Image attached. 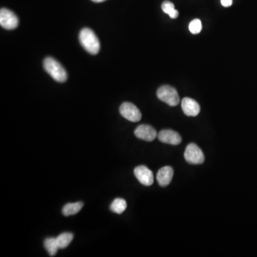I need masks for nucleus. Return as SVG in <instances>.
<instances>
[{
  "mask_svg": "<svg viewBox=\"0 0 257 257\" xmlns=\"http://www.w3.org/2000/svg\"><path fill=\"white\" fill-rule=\"evenodd\" d=\"M185 160L190 164H201L205 162V155L197 144L191 143L185 149Z\"/></svg>",
  "mask_w": 257,
  "mask_h": 257,
  "instance_id": "4",
  "label": "nucleus"
},
{
  "mask_svg": "<svg viewBox=\"0 0 257 257\" xmlns=\"http://www.w3.org/2000/svg\"><path fill=\"white\" fill-rule=\"evenodd\" d=\"M135 177L144 186L149 187L154 183L153 173L145 166H139L134 170Z\"/></svg>",
  "mask_w": 257,
  "mask_h": 257,
  "instance_id": "7",
  "label": "nucleus"
},
{
  "mask_svg": "<svg viewBox=\"0 0 257 257\" xmlns=\"http://www.w3.org/2000/svg\"><path fill=\"white\" fill-rule=\"evenodd\" d=\"M182 108L184 113L188 117H196L200 112V106L194 99L185 97L182 101Z\"/></svg>",
  "mask_w": 257,
  "mask_h": 257,
  "instance_id": "10",
  "label": "nucleus"
},
{
  "mask_svg": "<svg viewBox=\"0 0 257 257\" xmlns=\"http://www.w3.org/2000/svg\"><path fill=\"white\" fill-rule=\"evenodd\" d=\"M92 1H94V2L99 3L103 2V1H106V0H92Z\"/></svg>",
  "mask_w": 257,
  "mask_h": 257,
  "instance_id": "19",
  "label": "nucleus"
},
{
  "mask_svg": "<svg viewBox=\"0 0 257 257\" xmlns=\"http://www.w3.org/2000/svg\"><path fill=\"white\" fill-rule=\"evenodd\" d=\"M119 112L123 117L132 122H137L141 119V112L132 103H123L120 106Z\"/></svg>",
  "mask_w": 257,
  "mask_h": 257,
  "instance_id": "5",
  "label": "nucleus"
},
{
  "mask_svg": "<svg viewBox=\"0 0 257 257\" xmlns=\"http://www.w3.org/2000/svg\"><path fill=\"white\" fill-rule=\"evenodd\" d=\"M157 97L171 107H175L180 102V96L175 89L169 85L162 86L157 93Z\"/></svg>",
  "mask_w": 257,
  "mask_h": 257,
  "instance_id": "3",
  "label": "nucleus"
},
{
  "mask_svg": "<svg viewBox=\"0 0 257 257\" xmlns=\"http://www.w3.org/2000/svg\"><path fill=\"white\" fill-rule=\"evenodd\" d=\"M127 207V202L124 199L117 198L112 202L111 205H110V210L114 213L121 214V213L125 211Z\"/></svg>",
  "mask_w": 257,
  "mask_h": 257,
  "instance_id": "13",
  "label": "nucleus"
},
{
  "mask_svg": "<svg viewBox=\"0 0 257 257\" xmlns=\"http://www.w3.org/2000/svg\"><path fill=\"white\" fill-rule=\"evenodd\" d=\"M135 136L140 140L146 141H152L157 137L155 129L147 124H141L137 127L135 131Z\"/></svg>",
  "mask_w": 257,
  "mask_h": 257,
  "instance_id": "9",
  "label": "nucleus"
},
{
  "mask_svg": "<svg viewBox=\"0 0 257 257\" xmlns=\"http://www.w3.org/2000/svg\"><path fill=\"white\" fill-rule=\"evenodd\" d=\"M159 140L165 144L178 145L182 142V137L180 134L171 129H164L157 135Z\"/></svg>",
  "mask_w": 257,
  "mask_h": 257,
  "instance_id": "8",
  "label": "nucleus"
},
{
  "mask_svg": "<svg viewBox=\"0 0 257 257\" xmlns=\"http://www.w3.org/2000/svg\"><path fill=\"white\" fill-rule=\"evenodd\" d=\"M19 24L18 17L8 9L2 8L0 10V25L8 30L15 29Z\"/></svg>",
  "mask_w": 257,
  "mask_h": 257,
  "instance_id": "6",
  "label": "nucleus"
},
{
  "mask_svg": "<svg viewBox=\"0 0 257 257\" xmlns=\"http://www.w3.org/2000/svg\"><path fill=\"white\" fill-rule=\"evenodd\" d=\"M81 45L87 52L91 54H96L100 50V43L96 34L89 28L81 30L79 35Z\"/></svg>",
  "mask_w": 257,
  "mask_h": 257,
  "instance_id": "1",
  "label": "nucleus"
},
{
  "mask_svg": "<svg viewBox=\"0 0 257 257\" xmlns=\"http://www.w3.org/2000/svg\"><path fill=\"white\" fill-rule=\"evenodd\" d=\"M174 176V170L171 166H164L158 171L157 174V180L160 186L164 187L171 183Z\"/></svg>",
  "mask_w": 257,
  "mask_h": 257,
  "instance_id": "11",
  "label": "nucleus"
},
{
  "mask_svg": "<svg viewBox=\"0 0 257 257\" xmlns=\"http://www.w3.org/2000/svg\"><path fill=\"white\" fill-rule=\"evenodd\" d=\"M162 9L165 14L169 15L171 19L177 18L179 16V12L174 8V4L170 1H164L162 4Z\"/></svg>",
  "mask_w": 257,
  "mask_h": 257,
  "instance_id": "16",
  "label": "nucleus"
},
{
  "mask_svg": "<svg viewBox=\"0 0 257 257\" xmlns=\"http://www.w3.org/2000/svg\"><path fill=\"white\" fill-rule=\"evenodd\" d=\"M44 245H45L47 252V253L49 254L50 257L55 256L57 251L60 249L59 248L58 244H57L56 238H47V239L45 240Z\"/></svg>",
  "mask_w": 257,
  "mask_h": 257,
  "instance_id": "14",
  "label": "nucleus"
},
{
  "mask_svg": "<svg viewBox=\"0 0 257 257\" xmlns=\"http://www.w3.org/2000/svg\"><path fill=\"white\" fill-rule=\"evenodd\" d=\"M221 3L223 7H231L233 4V1L232 0H221Z\"/></svg>",
  "mask_w": 257,
  "mask_h": 257,
  "instance_id": "18",
  "label": "nucleus"
},
{
  "mask_svg": "<svg viewBox=\"0 0 257 257\" xmlns=\"http://www.w3.org/2000/svg\"><path fill=\"white\" fill-rule=\"evenodd\" d=\"M44 68L57 82H64L68 79V73L65 69L60 62L51 57H47L44 61Z\"/></svg>",
  "mask_w": 257,
  "mask_h": 257,
  "instance_id": "2",
  "label": "nucleus"
},
{
  "mask_svg": "<svg viewBox=\"0 0 257 257\" xmlns=\"http://www.w3.org/2000/svg\"><path fill=\"white\" fill-rule=\"evenodd\" d=\"M72 234L70 232H65V233L61 234L57 237H56L57 244H58L59 248L65 249L70 245V243L73 240Z\"/></svg>",
  "mask_w": 257,
  "mask_h": 257,
  "instance_id": "15",
  "label": "nucleus"
},
{
  "mask_svg": "<svg viewBox=\"0 0 257 257\" xmlns=\"http://www.w3.org/2000/svg\"><path fill=\"white\" fill-rule=\"evenodd\" d=\"M188 29H189L191 33L194 34L200 33L202 29V22L199 19L192 20L188 25Z\"/></svg>",
  "mask_w": 257,
  "mask_h": 257,
  "instance_id": "17",
  "label": "nucleus"
},
{
  "mask_svg": "<svg viewBox=\"0 0 257 257\" xmlns=\"http://www.w3.org/2000/svg\"><path fill=\"white\" fill-rule=\"evenodd\" d=\"M83 206L84 204L81 202L67 204L62 209V214L66 216L77 214L82 210Z\"/></svg>",
  "mask_w": 257,
  "mask_h": 257,
  "instance_id": "12",
  "label": "nucleus"
}]
</instances>
